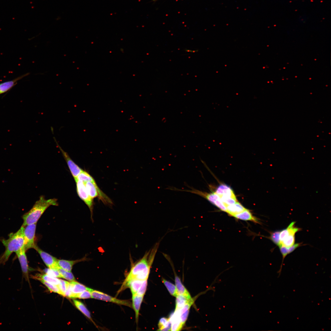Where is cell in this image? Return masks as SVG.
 <instances>
[{
  "label": "cell",
  "instance_id": "obj_15",
  "mask_svg": "<svg viewBox=\"0 0 331 331\" xmlns=\"http://www.w3.org/2000/svg\"><path fill=\"white\" fill-rule=\"evenodd\" d=\"M180 310H175L173 314L169 319L171 325L170 331L181 330L183 326L180 319Z\"/></svg>",
  "mask_w": 331,
  "mask_h": 331
},
{
  "label": "cell",
  "instance_id": "obj_19",
  "mask_svg": "<svg viewBox=\"0 0 331 331\" xmlns=\"http://www.w3.org/2000/svg\"><path fill=\"white\" fill-rule=\"evenodd\" d=\"M85 260L84 258L80 259L71 261L58 259V263L60 268L66 271L70 272L74 264Z\"/></svg>",
  "mask_w": 331,
  "mask_h": 331
},
{
  "label": "cell",
  "instance_id": "obj_9",
  "mask_svg": "<svg viewBox=\"0 0 331 331\" xmlns=\"http://www.w3.org/2000/svg\"><path fill=\"white\" fill-rule=\"evenodd\" d=\"M84 183L87 191L91 198L93 199L94 198L98 197L101 200H105L107 202L111 203V201L110 199L101 191L96 182H93L89 181Z\"/></svg>",
  "mask_w": 331,
  "mask_h": 331
},
{
  "label": "cell",
  "instance_id": "obj_27",
  "mask_svg": "<svg viewBox=\"0 0 331 331\" xmlns=\"http://www.w3.org/2000/svg\"><path fill=\"white\" fill-rule=\"evenodd\" d=\"M75 179H77L84 183L89 181L93 182H95L93 178L87 172L83 170L78 175Z\"/></svg>",
  "mask_w": 331,
  "mask_h": 331
},
{
  "label": "cell",
  "instance_id": "obj_2",
  "mask_svg": "<svg viewBox=\"0 0 331 331\" xmlns=\"http://www.w3.org/2000/svg\"><path fill=\"white\" fill-rule=\"evenodd\" d=\"M58 205L57 199L55 198L46 199L44 196H40L32 208L22 216L23 226L36 223L45 211L51 206Z\"/></svg>",
  "mask_w": 331,
  "mask_h": 331
},
{
  "label": "cell",
  "instance_id": "obj_38",
  "mask_svg": "<svg viewBox=\"0 0 331 331\" xmlns=\"http://www.w3.org/2000/svg\"><path fill=\"white\" fill-rule=\"evenodd\" d=\"M185 51L186 52H188L194 53L198 51V50H190V49H185Z\"/></svg>",
  "mask_w": 331,
  "mask_h": 331
},
{
  "label": "cell",
  "instance_id": "obj_7",
  "mask_svg": "<svg viewBox=\"0 0 331 331\" xmlns=\"http://www.w3.org/2000/svg\"><path fill=\"white\" fill-rule=\"evenodd\" d=\"M36 223L24 226V248L25 251L29 249H34L36 246L35 242Z\"/></svg>",
  "mask_w": 331,
  "mask_h": 331
},
{
  "label": "cell",
  "instance_id": "obj_23",
  "mask_svg": "<svg viewBox=\"0 0 331 331\" xmlns=\"http://www.w3.org/2000/svg\"><path fill=\"white\" fill-rule=\"evenodd\" d=\"M70 283L71 290L73 294L71 299L74 295L81 292L86 290H88V287L75 281V280L71 281Z\"/></svg>",
  "mask_w": 331,
  "mask_h": 331
},
{
  "label": "cell",
  "instance_id": "obj_16",
  "mask_svg": "<svg viewBox=\"0 0 331 331\" xmlns=\"http://www.w3.org/2000/svg\"><path fill=\"white\" fill-rule=\"evenodd\" d=\"M143 297L144 296L136 294L132 295V307L135 312V321L137 323L138 322L139 311Z\"/></svg>",
  "mask_w": 331,
  "mask_h": 331
},
{
  "label": "cell",
  "instance_id": "obj_21",
  "mask_svg": "<svg viewBox=\"0 0 331 331\" xmlns=\"http://www.w3.org/2000/svg\"><path fill=\"white\" fill-rule=\"evenodd\" d=\"M175 286L179 294L184 296L188 300L192 299V298L190 293L183 285L180 279L176 275H175Z\"/></svg>",
  "mask_w": 331,
  "mask_h": 331
},
{
  "label": "cell",
  "instance_id": "obj_29",
  "mask_svg": "<svg viewBox=\"0 0 331 331\" xmlns=\"http://www.w3.org/2000/svg\"><path fill=\"white\" fill-rule=\"evenodd\" d=\"M176 298L175 310L181 309L189 300L180 294H178Z\"/></svg>",
  "mask_w": 331,
  "mask_h": 331
},
{
  "label": "cell",
  "instance_id": "obj_25",
  "mask_svg": "<svg viewBox=\"0 0 331 331\" xmlns=\"http://www.w3.org/2000/svg\"><path fill=\"white\" fill-rule=\"evenodd\" d=\"M158 325V330L170 331L171 325L169 319L165 317L161 318Z\"/></svg>",
  "mask_w": 331,
  "mask_h": 331
},
{
  "label": "cell",
  "instance_id": "obj_35",
  "mask_svg": "<svg viewBox=\"0 0 331 331\" xmlns=\"http://www.w3.org/2000/svg\"><path fill=\"white\" fill-rule=\"evenodd\" d=\"M147 280H143L142 285L136 294L138 295L144 296L147 289Z\"/></svg>",
  "mask_w": 331,
  "mask_h": 331
},
{
  "label": "cell",
  "instance_id": "obj_12",
  "mask_svg": "<svg viewBox=\"0 0 331 331\" xmlns=\"http://www.w3.org/2000/svg\"><path fill=\"white\" fill-rule=\"evenodd\" d=\"M25 251V248H24L16 252V253L21 265L23 277L29 283V268Z\"/></svg>",
  "mask_w": 331,
  "mask_h": 331
},
{
  "label": "cell",
  "instance_id": "obj_31",
  "mask_svg": "<svg viewBox=\"0 0 331 331\" xmlns=\"http://www.w3.org/2000/svg\"><path fill=\"white\" fill-rule=\"evenodd\" d=\"M58 271L62 275L63 278L70 282L75 280L74 276L70 272L66 271L61 268H59Z\"/></svg>",
  "mask_w": 331,
  "mask_h": 331
},
{
  "label": "cell",
  "instance_id": "obj_18",
  "mask_svg": "<svg viewBox=\"0 0 331 331\" xmlns=\"http://www.w3.org/2000/svg\"><path fill=\"white\" fill-rule=\"evenodd\" d=\"M226 208V212L229 215L233 217L235 215L243 211L246 209L238 201L235 204L227 206Z\"/></svg>",
  "mask_w": 331,
  "mask_h": 331
},
{
  "label": "cell",
  "instance_id": "obj_28",
  "mask_svg": "<svg viewBox=\"0 0 331 331\" xmlns=\"http://www.w3.org/2000/svg\"><path fill=\"white\" fill-rule=\"evenodd\" d=\"M295 242V235L290 234L285 237L281 242V245L288 247L294 245Z\"/></svg>",
  "mask_w": 331,
  "mask_h": 331
},
{
  "label": "cell",
  "instance_id": "obj_32",
  "mask_svg": "<svg viewBox=\"0 0 331 331\" xmlns=\"http://www.w3.org/2000/svg\"><path fill=\"white\" fill-rule=\"evenodd\" d=\"M280 231L277 230L271 233L270 236L269 237L270 240L275 244L280 246L281 245L280 240Z\"/></svg>",
  "mask_w": 331,
  "mask_h": 331
},
{
  "label": "cell",
  "instance_id": "obj_8",
  "mask_svg": "<svg viewBox=\"0 0 331 331\" xmlns=\"http://www.w3.org/2000/svg\"><path fill=\"white\" fill-rule=\"evenodd\" d=\"M76 183V190L79 197L85 202L89 208L91 214L93 213V199L89 195L85 186L84 182L78 180H75Z\"/></svg>",
  "mask_w": 331,
  "mask_h": 331
},
{
  "label": "cell",
  "instance_id": "obj_34",
  "mask_svg": "<svg viewBox=\"0 0 331 331\" xmlns=\"http://www.w3.org/2000/svg\"><path fill=\"white\" fill-rule=\"evenodd\" d=\"M44 272L51 276L55 277H59L63 278V277L58 271L55 269L48 268L45 269L44 270Z\"/></svg>",
  "mask_w": 331,
  "mask_h": 331
},
{
  "label": "cell",
  "instance_id": "obj_11",
  "mask_svg": "<svg viewBox=\"0 0 331 331\" xmlns=\"http://www.w3.org/2000/svg\"><path fill=\"white\" fill-rule=\"evenodd\" d=\"M55 141L58 148L61 151L70 171L71 174L75 180L78 175L82 171V169L71 159L68 154L61 148L54 138Z\"/></svg>",
  "mask_w": 331,
  "mask_h": 331
},
{
  "label": "cell",
  "instance_id": "obj_6",
  "mask_svg": "<svg viewBox=\"0 0 331 331\" xmlns=\"http://www.w3.org/2000/svg\"><path fill=\"white\" fill-rule=\"evenodd\" d=\"M88 290L90 292L92 298L106 302H110L130 307H132L131 302L128 300L119 299L101 291L89 288Z\"/></svg>",
  "mask_w": 331,
  "mask_h": 331
},
{
  "label": "cell",
  "instance_id": "obj_17",
  "mask_svg": "<svg viewBox=\"0 0 331 331\" xmlns=\"http://www.w3.org/2000/svg\"><path fill=\"white\" fill-rule=\"evenodd\" d=\"M233 217L238 219L251 221L256 223H259L258 219L253 215L249 210L247 209L235 215Z\"/></svg>",
  "mask_w": 331,
  "mask_h": 331
},
{
  "label": "cell",
  "instance_id": "obj_37",
  "mask_svg": "<svg viewBox=\"0 0 331 331\" xmlns=\"http://www.w3.org/2000/svg\"><path fill=\"white\" fill-rule=\"evenodd\" d=\"M301 243H297L294 244L288 247H287V249L288 254L292 253L297 248L301 245Z\"/></svg>",
  "mask_w": 331,
  "mask_h": 331
},
{
  "label": "cell",
  "instance_id": "obj_24",
  "mask_svg": "<svg viewBox=\"0 0 331 331\" xmlns=\"http://www.w3.org/2000/svg\"><path fill=\"white\" fill-rule=\"evenodd\" d=\"M74 304L76 307L85 316L89 319L92 321L94 323L92 318H91L90 313L85 305L81 302L75 299L73 300Z\"/></svg>",
  "mask_w": 331,
  "mask_h": 331
},
{
  "label": "cell",
  "instance_id": "obj_13",
  "mask_svg": "<svg viewBox=\"0 0 331 331\" xmlns=\"http://www.w3.org/2000/svg\"><path fill=\"white\" fill-rule=\"evenodd\" d=\"M143 280L137 279L131 280L123 283L120 291H122L126 287H129L132 295L136 294L142 285Z\"/></svg>",
  "mask_w": 331,
  "mask_h": 331
},
{
  "label": "cell",
  "instance_id": "obj_33",
  "mask_svg": "<svg viewBox=\"0 0 331 331\" xmlns=\"http://www.w3.org/2000/svg\"><path fill=\"white\" fill-rule=\"evenodd\" d=\"M78 298L81 299H85L89 298H92L90 292L88 290H86L81 292L74 294L73 295L72 299Z\"/></svg>",
  "mask_w": 331,
  "mask_h": 331
},
{
  "label": "cell",
  "instance_id": "obj_36",
  "mask_svg": "<svg viewBox=\"0 0 331 331\" xmlns=\"http://www.w3.org/2000/svg\"><path fill=\"white\" fill-rule=\"evenodd\" d=\"M68 282L64 280L60 279V284L58 287L63 293L64 296H65V293Z\"/></svg>",
  "mask_w": 331,
  "mask_h": 331
},
{
  "label": "cell",
  "instance_id": "obj_22",
  "mask_svg": "<svg viewBox=\"0 0 331 331\" xmlns=\"http://www.w3.org/2000/svg\"><path fill=\"white\" fill-rule=\"evenodd\" d=\"M32 277L37 280L41 279L48 283L56 285L58 287L60 284V279L47 274H38L35 276H32Z\"/></svg>",
  "mask_w": 331,
  "mask_h": 331
},
{
  "label": "cell",
  "instance_id": "obj_1",
  "mask_svg": "<svg viewBox=\"0 0 331 331\" xmlns=\"http://www.w3.org/2000/svg\"><path fill=\"white\" fill-rule=\"evenodd\" d=\"M159 245V242L156 243L152 248L145 253L142 258L132 264L130 271L123 283L132 279L142 280H147L150 268L154 261Z\"/></svg>",
  "mask_w": 331,
  "mask_h": 331
},
{
  "label": "cell",
  "instance_id": "obj_4",
  "mask_svg": "<svg viewBox=\"0 0 331 331\" xmlns=\"http://www.w3.org/2000/svg\"><path fill=\"white\" fill-rule=\"evenodd\" d=\"M190 188L191 189L189 190H182L176 188H171V189L176 191L187 192L197 194L206 199L222 211L226 212V207L223 203L219 196L215 192H207L191 187Z\"/></svg>",
  "mask_w": 331,
  "mask_h": 331
},
{
  "label": "cell",
  "instance_id": "obj_26",
  "mask_svg": "<svg viewBox=\"0 0 331 331\" xmlns=\"http://www.w3.org/2000/svg\"><path fill=\"white\" fill-rule=\"evenodd\" d=\"M162 280L172 295L176 297L179 294L175 285L164 279H162Z\"/></svg>",
  "mask_w": 331,
  "mask_h": 331
},
{
  "label": "cell",
  "instance_id": "obj_14",
  "mask_svg": "<svg viewBox=\"0 0 331 331\" xmlns=\"http://www.w3.org/2000/svg\"><path fill=\"white\" fill-rule=\"evenodd\" d=\"M28 73L19 76L12 80L5 82L0 83V95L4 93L16 85L17 82L25 77L29 75Z\"/></svg>",
  "mask_w": 331,
  "mask_h": 331
},
{
  "label": "cell",
  "instance_id": "obj_5",
  "mask_svg": "<svg viewBox=\"0 0 331 331\" xmlns=\"http://www.w3.org/2000/svg\"><path fill=\"white\" fill-rule=\"evenodd\" d=\"M215 192L219 196L226 207L238 201L232 189L226 184H220Z\"/></svg>",
  "mask_w": 331,
  "mask_h": 331
},
{
  "label": "cell",
  "instance_id": "obj_10",
  "mask_svg": "<svg viewBox=\"0 0 331 331\" xmlns=\"http://www.w3.org/2000/svg\"><path fill=\"white\" fill-rule=\"evenodd\" d=\"M34 249L40 254L44 262L48 268L57 270L60 268L58 263V259L43 251L37 245Z\"/></svg>",
  "mask_w": 331,
  "mask_h": 331
},
{
  "label": "cell",
  "instance_id": "obj_20",
  "mask_svg": "<svg viewBox=\"0 0 331 331\" xmlns=\"http://www.w3.org/2000/svg\"><path fill=\"white\" fill-rule=\"evenodd\" d=\"M295 222H291L287 228L280 231V242L286 236L290 234H295L300 230V229L295 226Z\"/></svg>",
  "mask_w": 331,
  "mask_h": 331
},
{
  "label": "cell",
  "instance_id": "obj_3",
  "mask_svg": "<svg viewBox=\"0 0 331 331\" xmlns=\"http://www.w3.org/2000/svg\"><path fill=\"white\" fill-rule=\"evenodd\" d=\"M24 226H22L17 232L10 234L7 239L2 240L5 250L0 257V265L5 264L12 253L24 248Z\"/></svg>",
  "mask_w": 331,
  "mask_h": 331
},
{
  "label": "cell",
  "instance_id": "obj_30",
  "mask_svg": "<svg viewBox=\"0 0 331 331\" xmlns=\"http://www.w3.org/2000/svg\"><path fill=\"white\" fill-rule=\"evenodd\" d=\"M38 280L44 285L50 291L57 293L63 296V293L57 286L48 283L40 279Z\"/></svg>",
  "mask_w": 331,
  "mask_h": 331
}]
</instances>
